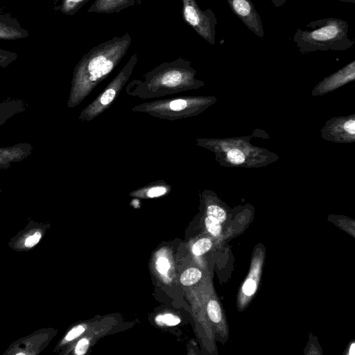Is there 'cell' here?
Wrapping results in <instances>:
<instances>
[{
    "mask_svg": "<svg viewBox=\"0 0 355 355\" xmlns=\"http://www.w3.org/2000/svg\"><path fill=\"white\" fill-rule=\"evenodd\" d=\"M132 38L125 33L92 48L74 68L69 98L71 107L80 104L112 72L125 55Z\"/></svg>",
    "mask_w": 355,
    "mask_h": 355,
    "instance_id": "obj_1",
    "label": "cell"
},
{
    "mask_svg": "<svg viewBox=\"0 0 355 355\" xmlns=\"http://www.w3.org/2000/svg\"><path fill=\"white\" fill-rule=\"evenodd\" d=\"M196 73L190 61L179 58L163 62L141 78L132 80L127 84L125 92L130 96L145 100L196 89L202 83L195 78Z\"/></svg>",
    "mask_w": 355,
    "mask_h": 355,
    "instance_id": "obj_2",
    "label": "cell"
},
{
    "mask_svg": "<svg viewBox=\"0 0 355 355\" xmlns=\"http://www.w3.org/2000/svg\"><path fill=\"white\" fill-rule=\"evenodd\" d=\"M312 30L297 29L293 40L301 51L344 50L354 43L348 36L347 23L340 19L327 18L310 23Z\"/></svg>",
    "mask_w": 355,
    "mask_h": 355,
    "instance_id": "obj_3",
    "label": "cell"
},
{
    "mask_svg": "<svg viewBox=\"0 0 355 355\" xmlns=\"http://www.w3.org/2000/svg\"><path fill=\"white\" fill-rule=\"evenodd\" d=\"M207 101L194 96L157 99L133 106L131 110L168 121L183 119L199 113Z\"/></svg>",
    "mask_w": 355,
    "mask_h": 355,
    "instance_id": "obj_4",
    "label": "cell"
},
{
    "mask_svg": "<svg viewBox=\"0 0 355 355\" xmlns=\"http://www.w3.org/2000/svg\"><path fill=\"white\" fill-rule=\"evenodd\" d=\"M138 61V53H134L120 71L105 89L80 113L82 121H92L105 112L114 103L129 80Z\"/></svg>",
    "mask_w": 355,
    "mask_h": 355,
    "instance_id": "obj_5",
    "label": "cell"
},
{
    "mask_svg": "<svg viewBox=\"0 0 355 355\" xmlns=\"http://www.w3.org/2000/svg\"><path fill=\"white\" fill-rule=\"evenodd\" d=\"M184 20L210 44H215L217 19L211 9L202 10L195 0H181Z\"/></svg>",
    "mask_w": 355,
    "mask_h": 355,
    "instance_id": "obj_6",
    "label": "cell"
},
{
    "mask_svg": "<svg viewBox=\"0 0 355 355\" xmlns=\"http://www.w3.org/2000/svg\"><path fill=\"white\" fill-rule=\"evenodd\" d=\"M56 334L51 327H42L12 342L3 355H39Z\"/></svg>",
    "mask_w": 355,
    "mask_h": 355,
    "instance_id": "obj_7",
    "label": "cell"
},
{
    "mask_svg": "<svg viewBox=\"0 0 355 355\" xmlns=\"http://www.w3.org/2000/svg\"><path fill=\"white\" fill-rule=\"evenodd\" d=\"M49 223L30 220L8 243V246L17 252H28L38 245L50 227Z\"/></svg>",
    "mask_w": 355,
    "mask_h": 355,
    "instance_id": "obj_8",
    "label": "cell"
},
{
    "mask_svg": "<svg viewBox=\"0 0 355 355\" xmlns=\"http://www.w3.org/2000/svg\"><path fill=\"white\" fill-rule=\"evenodd\" d=\"M234 13L243 21L248 29L259 37L264 31L262 21L250 0H227Z\"/></svg>",
    "mask_w": 355,
    "mask_h": 355,
    "instance_id": "obj_9",
    "label": "cell"
},
{
    "mask_svg": "<svg viewBox=\"0 0 355 355\" xmlns=\"http://www.w3.org/2000/svg\"><path fill=\"white\" fill-rule=\"evenodd\" d=\"M29 35L15 18L0 13V40H16Z\"/></svg>",
    "mask_w": 355,
    "mask_h": 355,
    "instance_id": "obj_10",
    "label": "cell"
},
{
    "mask_svg": "<svg viewBox=\"0 0 355 355\" xmlns=\"http://www.w3.org/2000/svg\"><path fill=\"white\" fill-rule=\"evenodd\" d=\"M140 3L141 0H95L87 12L107 14L119 12Z\"/></svg>",
    "mask_w": 355,
    "mask_h": 355,
    "instance_id": "obj_11",
    "label": "cell"
},
{
    "mask_svg": "<svg viewBox=\"0 0 355 355\" xmlns=\"http://www.w3.org/2000/svg\"><path fill=\"white\" fill-rule=\"evenodd\" d=\"M171 189L169 185L164 180H156L148 185L137 189L132 191L130 195L138 197H146L148 198H157L166 195Z\"/></svg>",
    "mask_w": 355,
    "mask_h": 355,
    "instance_id": "obj_12",
    "label": "cell"
},
{
    "mask_svg": "<svg viewBox=\"0 0 355 355\" xmlns=\"http://www.w3.org/2000/svg\"><path fill=\"white\" fill-rule=\"evenodd\" d=\"M89 0H62L58 10L62 13L72 16Z\"/></svg>",
    "mask_w": 355,
    "mask_h": 355,
    "instance_id": "obj_13",
    "label": "cell"
},
{
    "mask_svg": "<svg viewBox=\"0 0 355 355\" xmlns=\"http://www.w3.org/2000/svg\"><path fill=\"white\" fill-rule=\"evenodd\" d=\"M202 277V272L196 268H190L184 270L180 276V282L184 286H191L197 283Z\"/></svg>",
    "mask_w": 355,
    "mask_h": 355,
    "instance_id": "obj_14",
    "label": "cell"
},
{
    "mask_svg": "<svg viewBox=\"0 0 355 355\" xmlns=\"http://www.w3.org/2000/svg\"><path fill=\"white\" fill-rule=\"evenodd\" d=\"M85 328L82 325H78L71 328L64 336L62 341L59 343L55 347L54 351H58L61 349L67 343H69L78 337H79L84 331Z\"/></svg>",
    "mask_w": 355,
    "mask_h": 355,
    "instance_id": "obj_15",
    "label": "cell"
},
{
    "mask_svg": "<svg viewBox=\"0 0 355 355\" xmlns=\"http://www.w3.org/2000/svg\"><path fill=\"white\" fill-rule=\"evenodd\" d=\"M207 311L209 319L214 323H218L222 319L221 309L218 302L211 300L207 304Z\"/></svg>",
    "mask_w": 355,
    "mask_h": 355,
    "instance_id": "obj_16",
    "label": "cell"
},
{
    "mask_svg": "<svg viewBox=\"0 0 355 355\" xmlns=\"http://www.w3.org/2000/svg\"><path fill=\"white\" fill-rule=\"evenodd\" d=\"M211 245L212 243L209 239H200L193 245L192 252L196 256L202 255L210 250Z\"/></svg>",
    "mask_w": 355,
    "mask_h": 355,
    "instance_id": "obj_17",
    "label": "cell"
},
{
    "mask_svg": "<svg viewBox=\"0 0 355 355\" xmlns=\"http://www.w3.org/2000/svg\"><path fill=\"white\" fill-rule=\"evenodd\" d=\"M207 215L216 219L220 223H223L227 217L225 210L216 205H210L207 207Z\"/></svg>",
    "mask_w": 355,
    "mask_h": 355,
    "instance_id": "obj_18",
    "label": "cell"
},
{
    "mask_svg": "<svg viewBox=\"0 0 355 355\" xmlns=\"http://www.w3.org/2000/svg\"><path fill=\"white\" fill-rule=\"evenodd\" d=\"M205 224L207 231L214 236H218L221 232V225L218 220L210 217L207 216L205 219Z\"/></svg>",
    "mask_w": 355,
    "mask_h": 355,
    "instance_id": "obj_19",
    "label": "cell"
},
{
    "mask_svg": "<svg viewBox=\"0 0 355 355\" xmlns=\"http://www.w3.org/2000/svg\"><path fill=\"white\" fill-rule=\"evenodd\" d=\"M227 159L232 164H240L245 162V157L243 152L237 148H233L227 153Z\"/></svg>",
    "mask_w": 355,
    "mask_h": 355,
    "instance_id": "obj_20",
    "label": "cell"
},
{
    "mask_svg": "<svg viewBox=\"0 0 355 355\" xmlns=\"http://www.w3.org/2000/svg\"><path fill=\"white\" fill-rule=\"evenodd\" d=\"M17 54L0 49V67L7 65L8 63L16 59Z\"/></svg>",
    "mask_w": 355,
    "mask_h": 355,
    "instance_id": "obj_21",
    "label": "cell"
},
{
    "mask_svg": "<svg viewBox=\"0 0 355 355\" xmlns=\"http://www.w3.org/2000/svg\"><path fill=\"white\" fill-rule=\"evenodd\" d=\"M156 320L157 322H163L169 326L176 325L180 322V320L177 316L168 313L157 316Z\"/></svg>",
    "mask_w": 355,
    "mask_h": 355,
    "instance_id": "obj_22",
    "label": "cell"
},
{
    "mask_svg": "<svg viewBox=\"0 0 355 355\" xmlns=\"http://www.w3.org/2000/svg\"><path fill=\"white\" fill-rule=\"evenodd\" d=\"M89 347L88 339L83 338L78 341L74 348V353L77 355L85 354Z\"/></svg>",
    "mask_w": 355,
    "mask_h": 355,
    "instance_id": "obj_23",
    "label": "cell"
},
{
    "mask_svg": "<svg viewBox=\"0 0 355 355\" xmlns=\"http://www.w3.org/2000/svg\"><path fill=\"white\" fill-rule=\"evenodd\" d=\"M257 284L255 281L253 279L249 278L248 279L243 286V292L246 295H252L256 291Z\"/></svg>",
    "mask_w": 355,
    "mask_h": 355,
    "instance_id": "obj_24",
    "label": "cell"
},
{
    "mask_svg": "<svg viewBox=\"0 0 355 355\" xmlns=\"http://www.w3.org/2000/svg\"><path fill=\"white\" fill-rule=\"evenodd\" d=\"M156 267L161 274H166L170 268V263L165 257H159L156 261Z\"/></svg>",
    "mask_w": 355,
    "mask_h": 355,
    "instance_id": "obj_25",
    "label": "cell"
},
{
    "mask_svg": "<svg viewBox=\"0 0 355 355\" xmlns=\"http://www.w3.org/2000/svg\"><path fill=\"white\" fill-rule=\"evenodd\" d=\"M343 128L347 132L354 135L355 134V121L351 119L346 121Z\"/></svg>",
    "mask_w": 355,
    "mask_h": 355,
    "instance_id": "obj_26",
    "label": "cell"
},
{
    "mask_svg": "<svg viewBox=\"0 0 355 355\" xmlns=\"http://www.w3.org/2000/svg\"><path fill=\"white\" fill-rule=\"evenodd\" d=\"M287 0H271V1L274 3V5L277 7L281 6L284 4Z\"/></svg>",
    "mask_w": 355,
    "mask_h": 355,
    "instance_id": "obj_27",
    "label": "cell"
},
{
    "mask_svg": "<svg viewBox=\"0 0 355 355\" xmlns=\"http://www.w3.org/2000/svg\"><path fill=\"white\" fill-rule=\"evenodd\" d=\"M338 1H345V2H352V3H355V0H338Z\"/></svg>",
    "mask_w": 355,
    "mask_h": 355,
    "instance_id": "obj_28",
    "label": "cell"
},
{
    "mask_svg": "<svg viewBox=\"0 0 355 355\" xmlns=\"http://www.w3.org/2000/svg\"><path fill=\"white\" fill-rule=\"evenodd\" d=\"M354 344H352V347H351V350L352 351V354H354Z\"/></svg>",
    "mask_w": 355,
    "mask_h": 355,
    "instance_id": "obj_29",
    "label": "cell"
}]
</instances>
